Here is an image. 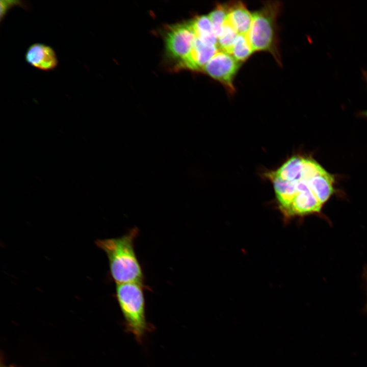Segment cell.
I'll return each instance as SVG.
<instances>
[{
	"label": "cell",
	"mask_w": 367,
	"mask_h": 367,
	"mask_svg": "<svg viewBox=\"0 0 367 367\" xmlns=\"http://www.w3.org/2000/svg\"><path fill=\"white\" fill-rule=\"evenodd\" d=\"M25 60L33 67L44 71L54 70L58 65L55 50L50 46L42 43H34L28 48Z\"/></svg>",
	"instance_id": "8992f818"
},
{
	"label": "cell",
	"mask_w": 367,
	"mask_h": 367,
	"mask_svg": "<svg viewBox=\"0 0 367 367\" xmlns=\"http://www.w3.org/2000/svg\"><path fill=\"white\" fill-rule=\"evenodd\" d=\"M148 287L136 282L116 284L115 297L123 315L126 331L139 344L152 330L146 317L144 290Z\"/></svg>",
	"instance_id": "7a4b0ae2"
},
{
	"label": "cell",
	"mask_w": 367,
	"mask_h": 367,
	"mask_svg": "<svg viewBox=\"0 0 367 367\" xmlns=\"http://www.w3.org/2000/svg\"><path fill=\"white\" fill-rule=\"evenodd\" d=\"M228 5L227 22L239 35H247L251 27L253 15L241 2Z\"/></svg>",
	"instance_id": "9c48e42d"
},
{
	"label": "cell",
	"mask_w": 367,
	"mask_h": 367,
	"mask_svg": "<svg viewBox=\"0 0 367 367\" xmlns=\"http://www.w3.org/2000/svg\"><path fill=\"white\" fill-rule=\"evenodd\" d=\"M241 65V62L231 55L219 50L202 70L221 83L229 93H233L235 91L233 80Z\"/></svg>",
	"instance_id": "277c9868"
},
{
	"label": "cell",
	"mask_w": 367,
	"mask_h": 367,
	"mask_svg": "<svg viewBox=\"0 0 367 367\" xmlns=\"http://www.w3.org/2000/svg\"><path fill=\"white\" fill-rule=\"evenodd\" d=\"M323 206L311 189L296 194L291 202L280 210L285 218L318 213Z\"/></svg>",
	"instance_id": "52a82bcc"
},
{
	"label": "cell",
	"mask_w": 367,
	"mask_h": 367,
	"mask_svg": "<svg viewBox=\"0 0 367 367\" xmlns=\"http://www.w3.org/2000/svg\"><path fill=\"white\" fill-rule=\"evenodd\" d=\"M228 5L219 4L210 12L208 17L213 26L214 32L217 39L221 35L227 21Z\"/></svg>",
	"instance_id": "9a60e30c"
},
{
	"label": "cell",
	"mask_w": 367,
	"mask_h": 367,
	"mask_svg": "<svg viewBox=\"0 0 367 367\" xmlns=\"http://www.w3.org/2000/svg\"><path fill=\"white\" fill-rule=\"evenodd\" d=\"M138 233L139 229L134 227L120 237L96 242L108 257L110 274L116 284L144 283L143 270L135 248Z\"/></svg>",
	"instance_id": "6da1fadb"
},
{
	"label": "cell",
	"mask_w": 367,
	"mask_h": 367,
	"mask_svg": "<svg viewBox=\"0 0 367 367\" xmlns=\"http://www.w3.org/2000/svg\"><path fill=\"white\" fill-rule=\"evenodd\" d=\"M219 50L218 46L206 45L196 37L191 51L180 63V66L192 70H202Z\"/></svg>",
	"instance_id": "ba28073f"
},
{
	"label": "cell",
	"mask_w": 367,
	"mask_h": 367,
	"mask_svg": "<svg viewBox=\"0 0 367 367\" xmlns=\"http://www.w3.org/2000/svg\"><path fill=\"white\" fill-rule=\"evenodd\" d=\"M313 193L322 204H324L334 192V177L326 170L308 180Z\"/></svg>",
	"instance_id": "8fae6325"
},
{
	"label": "cell",
	"mask_w": 367,
	"mask_h": 367,
	"mask_svg": "<svg viewBox=\"0 0 367 367\" xmlns=\"http://www.w3.org/2000/svg\"><path fill=\"white\" fill-rule=\"evenodd\" d=\"M280 9L281 4L278 2H270L252 13L251 27L246 35L254 51H269L278 62L280 57L277 51L276 21Z\"/></svg>",
	"instance_id": "3957f363"
},
{
	"label": "cell",
	"mask_w": 367,
	"mask_h": 367,
	"mask_svg": "<svg viewBox=\"0 0 367 367\" xmlns=\"http://www.w3.org/2000/svg\"><path fill=\"white\" fill-rule=\"evenodd\" d=\"M265 175L273 185L280 209L284 208L291 202L296 194L294 182L280 178L274 171L267 172Z\"/></svg>",
	"instance_id": "30bf717a"
},
{
	"label": "cell",
	"mask_w": 367,
	"mask_h": 367,
	"mask_svg": "<svg viewBox=\"0 0 367 367\" xmlns=\"http://www.w3.org/2000/svg\"><path fill=\"white\" fill-rule=\"evenodd\" d=\"M196 34L190 22L170 27L165 36L168 53L174 58L182 62L191 51Z\"/></svg>",
	"instance_id": "5b68a950"
},
{
	"label": "cell",
	"mask_w": 367,
	"mask_h": 367,
	"mask_svg": "<svg viewBox=\"0 0 367 367\" xmlns=\"http://www.w3.org/2000/svg\"><path fill=\"white\" fill-rule=\"evenodd\" d=\"M304 157L295 155L287 160L279 168L274 171L280 178L290 181L301 178Z\"/></svg>",
	"instance_id": "4fadbf2b"
},
{
	"label": "cell",
	"mask_w": 367,
	"mask_h": 367,
	"mask_svg": "<svg viewBox=\"0 0 367 367\" xmlns=\"http://www.w3.org/2000/svg\"><path fill=\"white\" fill-rule=\"evenodd\" d=\"M238 34L226 21L222 33L218 38V46L220 50L229 53Z\"/></svg>",
	"instance_id": "2e32d148"
},
{
	"label": "cell",
	"mask_w": 367,
	"mask_h": 367,
	"mask_svg": "<svg viewBox=\"0 0 367 367\" xmlns=\"http://www.w3.org/2000/svg\"><path fill=\"white\" fill-rule=\"evenodd\" d=\"M253 52L247 36L238 34L229 54L242 62L248 59Z\"/></svg>",
	"instance_id": "5bb4252c"
},
{
	"label": "cell",
	"mask_w": 367,
	"mask_h": 367,
	"mask_svg": "<svg viewBox=\"0 0 367 367\" xmlns=\"http://www.w3.org/2000/svg\"><path fill=\"white\" fill-rule=\"evenodd\" d=\"M14 6H20L26 8L24 3L18 1H0V21H3L7 12Z\"/></svg>",
	"instance_id": "e0dca14e"
},
{
	"label": "cell",
	"mask_w": 367,
	"mask_h": 367,
	"mask_svg": "<svg viewBox=\"0 0 367 367\" xmlns=\"http://www.w3.org/2000/svg\"><path fill=\"white\" fill-rule=\"evenodd\" d=\"M361 114L362 116H364V117H367V111H365L362 112L361 113Z\"/></svg>",
	"instance_id": "ac0fdd59"
},
{
	"label": "cell",
	"mask_w": 367,
	"mask_h": 367,
	"mask_svg": "<svg viewBox=\"0 0 367 367\" xmlns=\"http://www.w3.org/2000/svg\"><path fill=\"white\" fill-rule=\"evenodd\" d=\"M190 22L197 38L206 45L218 47V39L208 16H197Z\"/></svg>",
	"instance_id": "7c38bea8"
},
{
	"label": "cell",
	"mask_w": 367,
	"mask_h": 367,
	"mask_svg": "<svg viewBox=\"0 0 367 367\" xmlns=\"http://www.w3.org/2000/svg\"><path fill=\"white\" fill-rule=\"evenodd\" d=\"M1 367H7V366H1Z\"/></svg>",
	"instance_id": "d6986e66"
}]
</instances>
